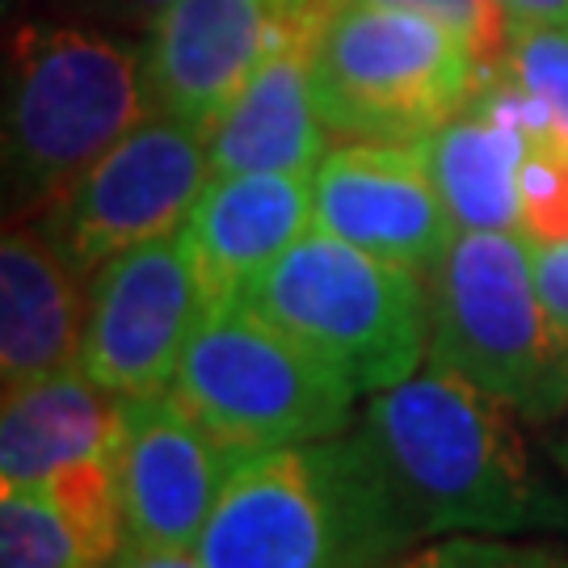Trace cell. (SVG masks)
Masks as SVG:
<instances>
[{"label": "cell", "instance_id": "11", "mask_svg": "<svg viewBox=\"0 0 568 568\" xmlns=\"http://www.w3.org/2000/svg\"><path fill=\"white\" fill-rule=\"evenodd\" d=\"M316 227L429 278L455 241L422 143L345 140L312 173Z\"/></svg>", "mask_w": 568, "mask_h": 568}, {"label": "cell", "instance_id": "8", "mask_svg": "<svg viewBox=\"0 0 568 568\" xmlns=\"http://www.w3.org/2000/svg\"><path fill=\"white\" fill-rule=\"evenodd\" d=\"M206 182V131L148 114L47 206L42 232L89 278L126 248L182 232Z\"/></svg>", "mask_w": 568, "mask_h": 568}, {"label": "cell", "instance_id": "16", "mask_svg": "<svg viewBox=\"0 0 568 568\" xmlns=\"http://www.w3.org/2000/svg\"><path fill=\"white\" fill-rule=\"evenodd\" d=\"M81 274L55 241L34 227H9L0 241V379L4 392L81 363Z\"/></svg>", "mask_w": 568, "mask_h": 568}, {"label": "cell", "instance_id": "25", "mask_svg": "<svg viewBox=\"0 0 568 568\" xmlns=\"http://www.w3.org/2000/svg\"><path fill=\"white\" fill-rule=\"evenodd\" d=\"M114 568H206L199 551H169V548H140L126 544Z\"/></svg>", "mask_w": 568, "mask_h": 568}, {"label": "cell", "instance_id": "9", "mask_svg": "<svg viewBox=\"0 0 568 568\" xmlns=\"http://www.w3.org/2000/svg\"><path fill=\"white\" fill-rule=\"evenodd\" d=\"M342 0H173L148 21L143 84L156 114L211 131L248 77L291 39H316Z\"/></svg>", "mask_w": 568, "mask_h": 568}, {"label": "cell", "instance_id": "24", "mask_svg": "<svg viewBox=\"0 0 568 568\" xmlns=\"http://www.w3.org/2000/svg\"><path fill=\"white\" fill-rule=\"evenodd\" d=\"M535 286L548 316L568 333V241L565 244H530Z\"/></svg>", "mask_w": 568, "mask_h": 568}, {"label": "cell", "instance_id": "3", "mask_svg": "<svg viewBox=\"0 0 568 568\" xmlns=\"http://www.w3.org/2000/svg\"><path fill=\"white\" fill-rule=\"evenodd\" d=\"M148 114L156 110L140 47L77 26H21L4 102V169L18 203L51 206Z\"/></svg>", "mask_w": 568, "mask_h": 568}, {"label": "cell", "instance_id": "19", "mask_svg": "<svg viewBox=\"0 0 568 568\" xmlns=\"http://www.w3.org/2000/svg\"><path fill=\"white\" fill-rule=\"evenodd\" d=\"M497 72L523 93L535 135L568 140V26L514 21Z\"/></svg>", "mask_w": 568, "mask_h": 568}, {"label": "cell", "instance_id": "21", "mask_svg": "<svg viewBox=\"0 0 568 568\" xmlns=\"http://www.w3.org/2000/svg\"><path fill=\"white\" fill-rule=\"evenodd\" d=\"M518 236L527 244L568 241V140L535 135L518 178Z\"/></svg>", "mask_w": 568, "mask_h": 568}, {"label": "cell", "instance_id": "14", "mask_svg": "<svg viewBox=\"0 0 568 568\" xmlns=\"http://www.w3.org/2000/svg\"><path fill=\"white\" fill-rule=\"evenodd\" d=\"M535 122L523 93L488 68L471 102L422 140L455 232H518V178Z\"/></svg>", "mask_w": 568, "mask_h": 568}, {"label": "cell", "instance_id": "5", "mask_svg": "<svg viewBox=\"0 0 568 568\" xmlns=\"http://www.w3.org/2000/svg\"><path fill=\"white\" fill-rule=\"evenodd\" d=\"M241 300L325 358L358 396L400 384L429 358L426 278L316 224Z\"/></svg>", "mask_w": 568, "mask_h": 568}, {"label": "cell", "instance_id": "1", "mask_svg": "<svg viewBox=\"0 0 568 568\" xmlns=\"http://www.w3.org/2000/svg\"><path fill=\"white\" fill-rule=\"evenodd\" d=\"M514 417L509 405L434 358L400 384L371 392L363 429L422 539L455 530L568 535V493L539 476Z\"/></svg>", "mask_w": 568, "mask_h": 568}, {"label": "cell", "instance_id": "7", "mask_svg": "<svg viewBox=\"0 0 568 568\" xmlns=\"http://www.w3.org/2000/svg\"><path fill=\"white\" fill-rule=\"evenodd\" d=\"M173 396L236 459L354 429L358 387L244 300L211 304L185 345Z\"/></svg>", "mask_w": 568, "mask_h": 568}, {"label": "cell", "instance_id": "12", "mask_svg": "<svg viewBox=\"0 0 568 568\" xmlns=\"http://www.w3.org/2000/svg\"><path fill=\"white\" fill-rule=\"evenodd\" d=\"M236 464L173 387L131 396L122 422L126 544L194 551Z\"/></svg>", "mask_w": 568, "mask_h": 568}, {"label": "cell", "instance_id": "2", "mask_svg": "<svg viewBox=\"0 0 568 568\" xmlns=\"http://www.w3.org/2000/svg\"><path fill=\"white\" fill-rule=\"evenodd\" d=\"M422 544L363 426L236 464L199 535L206 568H387Z\"/></svg>", "mask_w": 568, "mask_h": 568}, {"label": "cell", "instance_id": "20", "mask_svg": "<svg viewBox=\"0 0 568 568\" xmlns=\"http://www.w3.org/2000/svg\"><path fill=\"white\" fill-rule=\"evenodd\" d=\"M0 568H89L77 530L42 488H4Z\"/></svg>", "mask_w": 568, "mask_h": 568}, {"label": "cell", "instance_id": "17", "mask_svg": "<svg viewBox=\"0 0 568 568\" xmlns=\"http://www.w3.org/2000/svg\"><path fill=\"white\" fill-rule=\"evenodd\" d=\"M122 422L126 400L93 384L81 363L9 387L0 413V480L4 488H42L60 467L114 447Z\"/></svg>", "mask_w": 568, "mask_h": 568}, {"label": "cell", "instance_id": "28", "mask_svg": "<svg viewBox=\"0 0 568 568\" xmlns=\"http://www.w3.org/2000/svg\"><path fill=\"white\" fill-rule=\"evenodd\" d=\"M551 459L560 464V471H565V480H568V422H565V434H560V438H556V447H551Z\"/></svg>", "mask_w": 568, "mask_h": 568}, {"label": "cell", "instance_id": "4", "mask_svg": "<svg viewBox=\"0 0 568 568\" xmlns=\"http://www.w3.org/2000/svg\"><path fill=\"white\" fill-rule=\"evenodd\" d=\"M429 286V358L485 387L518 417L568 413V333L535 286L518 232H455Z\"/></svg>", "mask_w": 568, "mask_h": 568}, {"label": "cell", "instance_id": "23", "mask_svg": "<svg viewBox=\"0 0 568 568\" xmlns=\"http://www.w3.org/2000/svg\"><path fill=\"white\" fill-rule=\"evenodd\" d=\"M371 4H392V9H413V13H426V18L447 21L450 30H459L476 60H480V72L497 68L501 55H506L509 42V18L497 0H371Z\"/></svg>", "mask_w": 568, "mask_h": 568}, {"label": "cell", "instance_id": "18", "mask_svg": "<svg viewBox=\"0 0 568 568\" xmlns=\"http://www.w3.org/2000/svg\"><path fill=\"white\" fill-rule=\"evenodd\" d=\"M42 493L77 530L89 568H114L126 548V493H122V438L114 447L60 467Z\"/></svg>", "mask_w": 568, "mask_h": 568}, {"label": "cell", "instance_id": "10", "mask_svg": "<svg viewBox=\"0 0 568 568\" xmlns=\"http://www.w3.org/2000/svg\"><path fill=\"white\" fill-rule=\"evenodd\" d=\"M203 312L206 295L182 232L126 248L89 274L84 375L122 400L173 387Z\"/></svg>", "mask_w": 568, "mask_h": 568}, {"label": "cell", "instance_id": "22", "mask_svg": "<svg viewBox=\"0 0 568 568\" xmlns=\"http://www.w3.org/2000/svg\"><path fill=\"white\" fill-rule=\"evenodd\" d=\"M387 568H568V556L544 544H509L501 535L455 530L429 544H413Z\"/></svg>", "mask_w": 568, "mask_h": 568}, {"label": "cell", "instance_id": "13", "mask_svg": "<svg viewBox=\"0 0 568 568\" xmlns=\"http://www.w3.org/2000/svg\"><path fill=\"white\" fill-rule=\"evenodd\" d=\"M312 224V173L211 178L182 224V241L203 283L206 307L241 300Z\"/></svg>", "mask_w": 568, "mask_h": 568}, {"label": "cell", "instance_id": "15", "mask_svg": "<svg viewBox=\"0 0 568 568\" xmlns=\"http://www.w3.org/2000/svg\"><path fill=\"white\" fill-rule=\"evenodd\" d=\"M328 126L312 89V39H291L232 98L206 131L211 178L227 173H316Z\"/></svg>", "mask_w": 568, "mask_h": 568}, {"label": "cell", "instance_id": "26", "mask_svg": "<svg viewBox=\"0 0 568 568\" xmlns=\"http://www.w3.org/2000/svg\"><path fill=\"white\" fill-rule=\"evenodd\" d=\"M514 21H556L568 26V0H497Z\"/></svg>", "mask_w": 568, "mask_h": 568}, {"label": "cell", "instance_id": "6", "mask_svg": "<svg viewBox=\"0 0 568 568\" xmlns=\"http://www.w3.org/2000/svg\"><path fill=\"white\" fill-rule=\"evenodd\" d=\"M480 84L471 42L447 21L342 0L312 39V89L328 135L422 143Z\"/></svg>", "mask_w": 568, "mask_h": 568}, {"label": "cell", "instance_id": "27", "mask_svg": "<svg viewBox=\"0 0 568 568\" xmlns=\"http://www.w3.org/2000/svg\"><path fill=\"white\" fill-rule=\"evenodd\" d=\"M102 4H105V9H114L119 18L143 21V26H148V21L156 18V13H164L173 0H102Z\"/></svg>", "mask_w": 568, "mask_h": 568}]
</instances>
